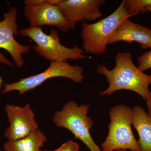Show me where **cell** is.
I'll return each instance as SVG.
<instances>
[{"instance_id":"3","label":"cell","mask_w":151,"mask_h":151,"mask_svg":"<svg viewBox=\"0 0 151 151\" xmlns=\"http://www.w3.org/2000/svg\"><path fill=\"white\" fill-rule=\"evenodd\" d=\"M109 132L101 145L103 151L118 150L140 151L132 129L133 110L125 104L112 107L109 111Z\"/></svg>"},{"instance_id":"13","label":"cell","mask_w":151,"mask_h":151,"mask_svg":"<svg viewBox=\"0 0 151 151\" xmlns=\"http://www.w3.org/2000/svg\"><path fill=\"white\" fill-rule=\"evenodd\" d=\"M47 140L45 135L38 129L22 139L8 140L3 148L5 151H42L41 148Z\"/></svg>"},{"instance_id":"16","label":"cell","mask_w":151,"mask_h":151,"mask_svg":"<svg viewBox=\"0 0 151 151\" xmlns=\"http://www.w3.org/2000/svg\"><path fill=\"white\" fill-rule=\"evenodd\" d=\"M80 147L78 143L70 139L63 143L56 150L52 151H78Z\"/></svg>"},{"instance_id":"12","label":"cell","mask_w":151,"mask_h":151,"mask_svg":"<svg viewBox=\"0 0 151 151\" xmlns=\"http://www.w3.org/2000/svg\"><path fill=\"white\" fill-rule=\"evenodd\" d=\"M132 110V125L139 135L140 151H151V118L140 106H134Z\"/></svg>"},{"instance_id":"15","label":"cell","mask_w":151,"mask_h":151,"mask_svg":"<svg viewBox=\"0 0 151 151\" xmlns=\"http://www.w3.org/2000/svg\"><path fill=\"white\" fill-rule=\"evenodd\" d=\"M138 68L142 72L151 68V49L146 52L137 58Z\"/></svg>"},{"instance_id":"14","label":"cell","mask_w":151,"mask_h":151,"mask_svg":"<svg viewBox=\"0 0 151 151\" xmlns=\"http://www.w3.org/2000/svg\"><path fill=\"white\" fill-rule=\"evenodd\" d=\"M124 4L131 17L145 13V9L151 6V0H124Z\"/></svg>"},{"instance_id":"22","label":"cell","mask_w":151,"mask_h":151,"mask_svg":"<svg viewBox=\"0 0 151 151\" xmlns=\"http://www.w3.org/2000/svg\"><path fill=\"white\" fill-rule=\"evenodd\" d=\"M0 151H2V150L1 149V147H0Z\"/></svg>"},{"instance_id":"21","label":"cell","mask_w":151,"mask_h":151,"mask_svg":"<svg viewBox=\"0 0 151 151\" xmlns=\"http://www.w3.org/2000/svg\"><path fill=\"white\" fill-rule=\"evenodd\" d=\"M111 151H127V150H116Z\"/></svg>"},{"instance_id":"5","label":"cell","mask_w":151,"mask_h":151,"mask_svg":"<svg viewBox=\"0 0 151 151\" xmlns=\"http://www.w3.org/2000/svg\"><path fill=\"white\" fill-rule=\"evenodd\" d=\"M89 108V105H78L74 101H68L60 111L54 113L52 121L56 127L69 130L90 151H102L90 134L94 122L87 115Z\"/></svg>"},{"instance_id":"7","label":"cell","mask_w":151,"mask_h":151,"mask_svg":"<svg viewBox=\"0 0 151 151\" xmlns=\"http://www.w3.org/2000/svg\"><path fill=\"white\" fill-rule=\"evenodd\" d=\"M17 11L15 7L12 8L4 15L0 21V49H4L10 53L16 66L20 68L24 65L23 54H28L32 47L19 43L14 36L18 35L17 24ZM0 63L14 67L12 63L0 52Z\"/></svg>"},{"instance_id":"18","label":"cell","mask_w":151,"mask_h":151,"mask_svg":"<svg viewBox=\"0 0 151 151\" xmlns=\"http://www.w3.org/2000/svg\"><path fill=\"white\" fill-rule=\"evenodd\" d=\"M146 102L147 108V113L151 118V90L150 91Z\"/></svg>"},{"instance_id":"6","label":"cell","mask_w":151,"mask_h":151,"mask_svg":"<svg viewBox=\"0 0 151 151\" xmlns=\"http://www.w3.org/2000/svg\"><path fill=\"white\" fill-rule=\"evenodd\" d=\"M83 67L78 65H70L66 61L51 62L50 65L43 72L11 84H5L2 93L17 91L19 95L35 89L49 78L65 77L71 79L75 83H81L84 78Z\"/></svg>"},{"instance_id":"9","label":"cell","mask_w":151,"mask_h":151,"mask_svg":"<svg viewBox=\"0 0 151 151\" xmlns=\"http://www.w3.org/2000/svg\"><path fill=\"white\" fill-rule=\"evenodd\" d=\"M24 15L31 27L52 26L64 32L71 29V24L65 18L58 5L46 3L26 5Z\"/></svg>"},{"instance_id":"11","label":"cell","mask_w":151,"mask_h":151,"mask_svg":"<svg viewBox=\"0 0 151 151\" xmlns=\"http://www.w3.org/2000/svg\"><path fill=\"white\" fill-rule=\"evenodd\" d=\"M119 42L130 44L136 42L144 50L151 49V29L126 19L115 30L108 45Z\"/></svg>"},{"instance_id":"8","label":"cell","mask_w":151,"mask_h":151,"mask_svg":"<svg viewBox=\"0 0 151 151\" xmlns=\"http://www.w3.org/2000/svg\"><path fill=\"white\" fill-rule=\"evenodd\" d=\"M5 111L9 125L4 136L9 140L22 139L38 129L34 112L29 103L23 107L7 104Z\"/></svg>"},{"instance_id":"10","label":"cell","mask_w":151,"mask_h":151,"mask_svg":"<svg viewBox=\"0 0 151 151\" xmlns=\"http://www.w3.org/2000/svg\"><path fill=\"white\" fill-rule=\"evenodd\" d=\"M105 0H61L58 6L74 29L77 22H95L102 16L100 9Z\"/></svg>"},{"instance_id":"20","label":"cell","mask_w":151,"mask_h":151,"mask_svg":"<svg viewBox=\"0 0 151 151\" xmlns=\"http://www.w3.org/2000/svg\"><path fill=\"white\" fill-rule=\"evenodd\" d=\"M2 83V80L1 77H0V89H1V86Z\"/></svg>"},{"instance_id":"17","label":"cell","mask_w":151,"mask_h":151,"mask_svg":"<svg viewBox=\"0 0 151 151\" xmlns=\"http://www.w3.org/2000/svg\"><path fill=\"white\" fill-rule=\"evenodd\" d=\"M61 0H26L24 1L25 5H35L42 4L50 3L52 4L58 5Z\"/></svg>"},{"instance_id":"19","label":"cell","mask_w":151,"mask_h":151,"mask_svg":"<svg viewBox=\"0 0 151 151\" xmlns=\"http://www.w3.org/2000/svg\"><path fill=\"white\" fill-rule=\"evenodd\" d=\"M145 10L146 11H147V12H150L151 13V6H149L146 7Z\"/></svg>"},{"instance_id":"1","label":"cell","mask_w":151,"mask_h":151,"mask_svg":"<svg viewBox=\"0 0 151 151\" xmlns=\"http://www.w3.org/2000/svg\"><path fill=\"white\" fill-rule=\"evenodd\" d=\"M115 60L116 65L112 70L105 65L98 64L97 73L105 76L109 84L99 95L108 96L119 90H128L137 93L146 101L150 92L151 75L142 72L135 65L131 52H118Z\"/></svg>"},{"instance_id":"2","label":"cell","mask_w":151,"mask_h":151,"mask_svg":"<svg viewBox=\"0 0 151 151\" xmlns=\"http://www.w3.org/2000/svg\"><path fill=\"white\" fill-rule=\"evenodd\" d=\"M131 17L124 4V0L119 6L108 16L94 23H82L81 37L82 49L88 53L100 55L107 50L108 42L118 26Z\"/></svg>"},{"instance_id":"4","label":"cell","mask_w":151,"mask_h":151,"mask_svg":"<svg viewBox=\"0 0 151 151\" xmlns=\"http://www.w3.org/2000/svg\"><path fill=\"white\" fill-rule=\"evenodd\" d=\"M22 36L27 37L36 44L32 47L36 52L51 62H62L67 60L84 59L88 56L84 54L82 49L75 45L69 48L60 43V39L56 30L52 29L49 34L44 32L40 27H29L20 30Z\"/></svg>"}]
</instances>
